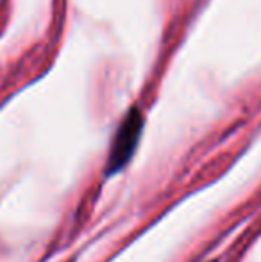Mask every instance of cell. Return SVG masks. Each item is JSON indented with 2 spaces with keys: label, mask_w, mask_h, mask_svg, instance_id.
Here are the masks:
<instances>
[{
  "label": "cell",
  "mask_w": 261,
  "mask_h": 262,
  "mask_svg": "<svg viewBox=\"0 0 261 262\" xmlns=\"http://www.w3.org/2000/svg\"><path fill=\"white\" fill-rule=\"evenodd\" d=\"M142 130H143V114L139 113V109L132 107V109L127 111L126 116H124L122 123L116 128L115 138H113L109 157L108 162H106V173L108 175H115L120 169L126 168V164L131 161L136 148H138Z\"/></svg>",
  "instance_id": "obj_1"
},
{
  "label": "cell",
  "mask_w": 261,
  "mask_h": 262,
  "mask_svg": "<svg viewBox=\"0 0 261 262\" xmlns=\"http://www.w3.org/2000/svg\"><path fill=\"white\" fill-rule=\"evenodd\" d=\"M213 262H215V260H213Z\"/></svg>",
  "instance_id": "obj_2"
}]
</instances>
